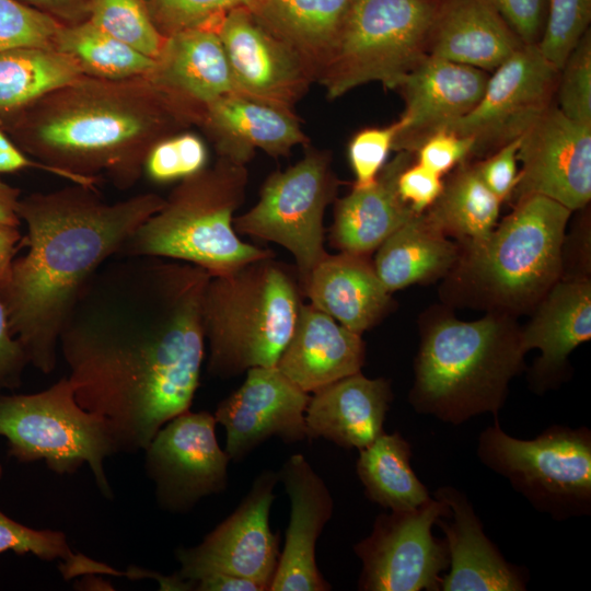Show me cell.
Returning a JSON list of instances; mask_svg holds the SVG:
<instances>
[{
    "label": "cell",
    "mask_w": 591,
    "mask_h": 591,
    "mask_svg": "<svg viewBox=\"0 0 591 591\" xmlns=\"http://www.w3.org/2000/svg\"><path fill=\"white\" fill-rule=\"evenodd\" d=\"M487 1L500 13L523 44H537L546 19L547 0Z\"/></svg>",
    "instance_id": "cell-46"
},
{
    "label": "cell",
    "mask_w": 591,
    "mask_h": 591,
    "mask_svg": "<svg viewBox=\"0 0 591 591\" xmlns=\"http://www.w3.org/2000/svg\"><path fill=\"white\" fill-rule=\"evenodd\" d=\"M237 94L294 112L315 80L300 58L266 31L247 8L225 14L215 27Z\"/></svg>",
    "instance_id": "cell-17"
},
{
    "label": "cell",
    "mask_w": 591,
    "mask_h": 591,
    "mask_svg": "<svg viewBox=\"0 0 591 591\" xmlns=\"http://www.w3.org/2000/svg\"><path fill=\"white\" fill-rule=\"evenodd\" d=\"M571 212L540 195L514 201L485 239L459 245L457 260L442 285L444 302L515 317L532 312L564 276Z\"/></svg>",
    "instance_id": "cell-5"
},
{
    "label": "cell",
    "mask_w": 591,
    "mask_h": 591,
    "mask_svg": "<svg viewBox=\"0 0 591 591\" xmlns=\"http://www.w3.org/2000/svg\"><path fill=\"white\" fill-rule=\"evenodd\" d=\"M2 475H3V467H2V465H1V463H0V480H1V478H2Z\"/></svg>",
    "instance_id": "cell-54"
},
{
    "label": "cell",
    "mask_w": 591,
    "mask_h": 591,
    "mask_svg": "<svg viewBox=\"0 0 591 591\" xmlns=\"http://www.w3.org/2000/svg\"><path fill=\"white\" fill-rule=\"evenodd\" d=\"M13 552L18 555L33 554L42 560L61 559L65 578L83 573L90 559L73 555L66 534L56 530H35L19 523L0 510V554Z\"/></svg>",
    "instance_id": "cell-37"
},
{
    "label": "cell",
    "mask_w": 591,
    "mask_h": 591,
    "mask_svg": "<svg viewBox=\"0 0 591 591\" xmlns=\"http://www.w3.org/2000/svg\"><path fill=\"white\" fill-rule=\"evenodd\" d=\"M374 270L392 293L415 283L444 278L457 260L459 244L415 215L376 250Z\"/></svg>",
    "instance_id": "cell-31"
},
{
    "label": "cell",
    "mask_w": 591,
    "mask_h": 591,
    "mask_svg": "<svg viewBox=\"0 0 591 591\" xmlns=\"http://www.w3.org/2000/svg\"><path fill=\"white\" fill-rule=\"evenodd\" d=\"M399 120L382 127H367L356 132L348 143V159L355 174V188L371 186L393 151Z\"/></svg>",
    "instance_id": "cell-43"
},
{
    "label": "cell",
    "mask_w": 591,
    "mask_h": 591,
    "mask_svg": "<svg viewBox=\"0 0 591 591\" xmlns=\"http://www.w3.org/2000/svg\"><path fill=\"white\" fill-rule=\"evenodd\" d=\"M415 160V154L396 152L386 162L375 182L366 188H355L335 200L334 222L329 229L331 245L339 252L370 255L393 232L415 215L401 198L397 178Z\"/></svg>",
    "instance_id": "cell-27"
},
{
    "label": "cell",
    "mask_w": 591,
    "mask_h": 591,
    "mask_svg": "<svg viewBox=\"0 0 591 591\" xmlns=\"http://www.w3.org/2000/svg\"><path fill=\"white\" fill-rule=\"evenodd\" d=\"M558 76L536 44L523 45L491 71L477 105L445 130L472 139L471 159L485 158L519 139L554 104Z\"/></svg>",
    "instance_id": "cell-13"
},
{
    "label": "cell",
    "mask_w": 591,
    "mask_h": 591,
    "mask_svg": "<svg viewBox=\"0 0 591 591\" xmlns=\"http://www.w3.org/2000/svg\"><path fill=\"white\" fill-rule=\"evenodd\" d=\"M591 338V280L586 275L561 277L532 311L521 327L525 352L538 349L530 381L544 392L559 385L568 375V357Z\"/></svg>",
    "instance_id": "cell-21"
},
{
    "label": "cell",
    "mask_w": 591,
    "mask_h": 591,
    "mask_svg": "<svg viewBox=\"0 0 591 591\" xmlns=\"http://www.w3.org/2000/svg\"><path fill=\"white\" fill-rule=\"evenodd\" d=\"M451 510L437 523L449 553V573L442 577L440 591H523L528 578L522 569L508 563L486 536L483 524L466 495L451 486L432 493Z\"/></svg>",
    "instance_id": "cell-22"
},
{
    "label": "cell",
    "mask_w": 591,
    "mask_h": 591,
    "mask_svg": "<svg viewBox=\"0 0 591 591\" xmlns=\"http://www.w3.org/2000/svg\"><path fill=\"white\" fill-rule=\"evenodd\" d=\"M219 158L246 165L256 150L279 158L308 144L294 112L232 93L209 103L200 121Z\"/></svg>",
    "instance_id": "cell-23"
},
{
    "label": "cell",
    "mask_w": 591,
    "mask_h": 591,
    "mask_svg": "<svg viewBox=\"0 0 591 591\" xmlns=\"http://www.w3.org/2000/svg\"><path fill=\"white\" fill-rule=\"evenodd\" d=\"M26 167H37L49 173L62 176V174L43 163L28 159L13 142L0 130V173L15 172Z\"/></svg>",
    "instance_id": "cell-50"
},
{
    "label": "cell",
    "mask_w": 591,
    "mask_h": 591,
    "mask_svg": "<svg viewBox=\"0 0 591 591\" xmlns=\"http://www.w3.org/2000/svg\"><path fill=\"white\" fill-rule=\"evenodd\" d=\"M366 345L332 316L302 304L293 333L276 367L306 393L361 372Z\"/></svg>",
    "instance_id": "cell-25"
},
{
    "label": "cell",
    "mask_w": 591,
    "mask_h": 591,
    "mask_svg": "<svg viewBox=\"0 0 591 591\" xmlns=\"http://www.w3.org/2000/svg\"><path fill=\"white\" fill-rule=\"evenodd\" d=\"M18 190L0 182V223L18 225Z\"/></svg>",
    "instance_id": "cell-53"
},
{
    "label": "cell",
    "mask_w": 591,
    "mask_h": 591,
    "mask_svg": "<svg viewBox=\"0 0 591 591\" xmlns=\"http://www.w3.org/2000/svg\"><path fill=\"white\" fill-rule=\"evenodd\" d=\"M310 397L276 366L248 369L243 384L220 402L213 414L225 429L230 460H243L271 437L288 443L308 439Z\"/></svg>",
    "instance_id": "cell-18"
},
{
    "label": "cell",
    "mask_w": 591,
    "mask_h": 591,
    "mask_svg": "<svg viewBox=\"0 0 591 591\" xmlns=\"http://www.w3.org/2000/svg\"><path fill=\"white\" fill-rule=\"evenodd\" d=\"M61 26L58 20L20 0H0V51L19 47H50Z\"/></svg>",
    "instance_id": "cell-42"
},
{
    "label": "cell",
    "mask_w": 591,
    "mask_h": 591,
    "mask_svg": "<svg viewBox=\"0 0 591 591\" xmlns=\"http://www.w3.org/2000/svg\"><path fill=\"white\" fill-rule=\"evenodd\" d=\"M519 144L520 138L478 161H473L482 182L501 202L509 200L517 183Z\"/></svg>",
    "instance_id": "cell-45"
},
{
    "label": "cell",
    "mask_w": 591,
    "mask_h": 591,
    "mask_svg": "<svg viewBox=\"0 0 591 591\" xmlns=\"http://www.w3.org/2000/svg\"><path fill=\"white\" fill-rule=\"evenodd\" d=\"M20 240L18 225L0 223V281L13 262Z\"/></svg>",
    "instance_id": "cell-52"
},
{
    "label": "cell",
    "mask_w": 591,
    "mask_h": 591,
    "mask_svg": "<svg viewBox=\"0 0 591 591\" xmlns=\"http://www.w3.org/2000/svg\"><path fill=\"white\" fill-rule=\"evenodd\" d=\"M488 72L427 55L396 89L405 103L393 151L416 150L430 136L467 115L479 102Z\"/></svg>",
    "instance_id": "cell-19"
},
{
    "label": "cell",
    "mask_w": 591,
    "mask_h": 591,
    "mask_svg": "<svg viewBox=\"0 0 591 591\" xmlns=\"http://www.w3.org/2000/svg\"><path fill=\"white\" fill-rule=\"evenodd\" d=\"M559 111L591 126V32L581 37L559 70L556 94Z\"/></svg>",
    "instance_id": "cell-41"
},
{
    "label": "cell",
    "mask_w": 591,
    "mask_h": 591,
    "mask_svg": "<svg viewBox=\"0 0 591 591\" xmlns=\"http://www.w3.org/2000/svg\"><path fill=\"white\" fill-rule=\"evenodd\" d=\"M441 0H354L317 79L328 100L371 82L395 90L427 55Z\"/></svg>",
    "instance_id": "cell-8"
},
{
    "label": "cell",
    "mask_w": 591,
    "mask_h": 591,
    "mask_svg": "<svg viewBox=\"0 0 591 591\" xmlns=\"http://www.w3.org/2000/svg\"><path fill=\"white\" fill-rule=\"evenodd\" d=\"M290 499V520L270 591H327L315 559L316 541L332 518L334 502L306 459L291 455L278 473Z\"/></svg>",
    "instance_id": "cell-20"
},
{
    "label": "cell",
    "mask_w": 591,
    "mask_h": 591,
    "mask_svg": "<svg viewBox=\"0 0 591 591\" xmlns=\"http://www.w3.org/2000/svg\"><path fill=\"white\" fill-rule=\"evenodd\" d=\"M521 167L508 201L530 195L551 198L571 211L591 199V126L566 117L553 104L520 137Z\"/></svg>",
    "instance_id": "cell-16"
},
{
    "label": "cell",
    "mask_w": 591,
    "mask_h": 591,
    "mask_svg": "<svg viewBox=\"0 0 591 591\" xmlns=\"http://www.w3.org/2000/svg\"><path fill=\"white\" fill-rule=\"evenodd\" d=\"M206 162L207 149L201 138L192 132H176L154 143L143 165L152 181L167 183L198 173Z\"/></svg>",
    "instance_id": "cell-40"
},
{
    "label": "cell",
    "mask_w": 591,
    "mask_h": 591,
    "mask_svg": "<svg viewBox=\"0 0 591 591\" xmlns=\"http://www.w3.org/2000/svg\"><path fill=\"white\" fill-rule=\"evenodd\" d=\"M210 274L152 256H115L81 291L59 348L79 405L106 422L117 452L144 450L192 406L205 356Z\"/></svg>",
    "instance_id": "cell-1"
},
{
    "label": "cell",
    "mask_w": 591,
    "mask_h": 591,
    "mask_svg": "<svg viewBox=\"0 0 591 591\" xmlns=\"http://www.w3.org/2000/svg\"><path fill=\"white\" fill-rule=\"evenodd\" d=\"M339 184L332 154L308 143L296 164L266 178L257 202L233 219L234 230L288 250L303 288L328 254L324 247V213L336 199Z\"/></svg>",
    "instance_id": "cell-11"
},
{
    "label": "cell",
    "mask_w": 591,
    "mask_h": 591,
    "mask_svg": "<svg viewBox=\"0 0 591 591\" xmlns=\"http://www.w3.org/2000/svg\"><path fill=\"white\" fill-rule=\"evenodd\" d=\"M525 354L515 316L487 312L466 322L438 309L420 326L409 404L454 426L482 414L497 418Z\"/></svg>",
    "instance_id": "cell-4"
},
{
    "label": "cell",
    "mask_w": 591,
    "mask_h": 591,
    "mask_svg": "<svg viewBox=\"0 0 591 591\" xmlns=\"http://www.w3.org/2000/svg\"><path fill=\"white\" fill-rule=\"evenodd\" d=\"M477 456L532 507L561 521L591 513V430L555 425L534 439L506 433L495 418L478 438Z\"/></svg>",
    "instance_id": "cell-9"
},
{
    "label": "cell",
    "mask_w": 591,
    "mask_h": 591,
    "mask_svg": "<svg viewBox=\"0 0 591 591\" xmlns=\"http://www.w3.org/2000/svg\"><path fill=\"white\" fill-rule=\"evenodd\" d=\"M53 16L71 18L80 12L86 13L88 0H20Z\"/></svg>",
    "instance_id": "cell-51"
},
{
    "label": "cell",
    "mask_w": 591,
    "mask_h": 591,
    "mask_svg": "<svg viewBox=\"0 0 591 591\" xmlns=\"http://www.w3.org/2000/svg\"><path fill=\"white\" fill-rule=\"evenodd\" d=\"M88 21L103 32L155 59L165 37L150 15L146 0H88Z\"/></svg>",
    "instance_id": "cell-36"
},
{
    "label": "cell",
    "mask_w": 591,
    "mask_h": 591,
    "mask_svg": "<svg viewBox=\"0 0 591 591\" xmlns=\"http://www.w3.org/2000/svg\"><path fill=\"white\" fill-rule=\"evenodd\" d=\"M53 48L72 58L84 76L103 80L147 77L155 60L103 32L90 21L61 24Z\"/></svg>",
    "instance_id": "cell-35"
},
{
    "label": "cell",
    "mask_w": 591,
    "mask_h": 591,
    "mask_svg": "<svg viewBox=\"0 0 591 591\" xmlns=\"http://www.w3.org/2000/svg\"><path fill=\"white\" fill-rule=\"evenodd\" d=\"M303 294L297 269L274 256L211 276L201 308L209 374L228 379L251 368L276 366L293 333Z\"/></svg>",
    "instance_id": "cell-6"
},
{
    "label": "cell",
    "mask_w": 591,
    "mask_h": 591,
    "mask_svg": "<svg viewBox=\"0 0 591 591\" xmlns=\"http://www.w3.org/2000/svg\"><path fill=\"white\" fill-rule=\"evenodd\" d=\"M164 200L148 193L107 204L79 184L19 200L27 252L12 262L0 296L10 329L37 370L54 371L62 327L81 291Z\"/></svg>",
    "instance_id": "cell-2"
},
{
    "label": "cell",
    "mask_w": 591,
    "mask_h": 591,
    "mask_svg": "<svg viewBox=\"0 0 591 591\" xmlns=\"http://www.w3.org/2000/svg\"><path fill=\"white\" fill-rule=\"evenodd\" d=\"M40 101L23 124L25 146L83 186L93 187L99 172L129 185L154 143L199 124L146 77L113 81L83 76Z\"/></svg>",
    "instance_id": "cell-3"
},
{
    "label": "cell",
    "mask_w": 591,
    "mask_h": 591,
    "mask_svg": "<svg viewBox=\"0 0 591 591\" xmlns=\"http://www.w3.org/2000/svg\"><path fill=\"white\" fill-rule=\"evenodd\" d=\"M256 0H146L150 15L165 37L173 33L208 27L215 30L229 12L250 8Z\"/></svg>",
    "instance_id": "cell-39"
},
{
    "label": "cell",
    "mask_w": 591,
    "mask_h": 591,
    "mask_svg": "<svg viewBox=\"0 0 591 591\" xmlns=\"http://www.w3.org/2000/svg\"><path fill=\"white\" fill-rule=\"evenodd\" d=\"M448 505L431 497L420 507L376 517L369 536L354 546L362 564L361 591H440L441 573L449 568L444 540L432 535Z\"/></svg>",
    "instance_id": "cell-12"
},
{
    "label": "cell",
    "mask_w": 591,
    "mask_h": 591,
    "mask_svg": "<svg viewBox=\"0 0 591 591\" xmlns=\"http://www.w3.org/2000/svg\"><path fill=\"white\" fill-rule=\"evenodd\" d=\"M472 148V139L444 129L422 142L415 152V161L443 176L471 160Z\"/></svg>",
    "instance_id": "cell-44"
},
{
    "label": "cell",
    "mask_w": 591,
    "mask_h": 591,
    "mask_svg": "<svg viewBox=\"0 0 591 591\" xmlns=\"http://www.w3.org/2000/svg\"><path fill=\"white\" fill-rule=\"evenodd\" d=\"M443 188L442 176L415 160L398 175L397 190L401 198L417 215L425 212Z\"/></svg>",
    "instance_id": "cell-47"
},
{
    "label": "cell",
    "mask_w": 591,
    "mask_h": 591,
    "mask_svg": "<svg viewBox=\"0 0 591 591\" xmlns=\"http://www.w3.org/2000/svg\"><path fill=\"white\" fill-rule=\"evenodd\" d=\"M197 591H266L258 582L229 573H212L192 581Z\"/></svg>",
    "instance_id": "cell-49"
},
{
    "label": "cell",
    "mask_w": 591,
    "mask_h": 591,
    "mask_svg": "<svg viewBox=\"0 0 591 591\" xmlns=\"http://www.w3.org/2000/svg\"><path fill=\"white\" fill-rule=\"evenodd\" d=\"M354 0H256L254 19L290 48L315 83L327 63Z\"/></svg>",
    "instance_id": "cell-30"
},
{
    "label": "cell",
    "mask_w": 591,
    "mask_h": 591,
    "mask_svg": "<svg viewBox=\"0 0 591 591\" xmlns=\"http://www.w3.org/2000/svg\"><path fill=\"white\" fill-rule=\"evenodd\" d=\"M216 419L189 409L169 420L144 449V468L161 509L184 513L228 486L230 457L216 437Z\"/></svg>",
    "instance_id": "cell-15"
},
{
    "label": "cell",
    "mask_w": 591,
    "mask_h": 591,
    "mask_svg": "<svg viewBox=\"0 0 591 591\" xmlns=\"http://www.w3.org/2000/svg\"><path fill=\"white\" fill-rule=\"evenodd\" d=\"M501 204L482 182L473 161L466 160L443 182L442 192L422 217L444 236L464 245L494 230Z\"/></svg>",
    "instance_id": "cell-32"
},
{
    "label": "cell",
    "mask_w": 591,
    "mask_h": 591,
    "mask_svg": "<svg viewBox=\"0 0 591 591\" xmlns=\"http://www.w3.org/2000/svg\"><path fill=\"white\" fill-rule=\"evenodd\" d=\"M278 480L277 473L262 472L237 508L200 544L178 548L177 576L192 582L212 573H229L254 580L269 590L280 556L279 534L269 525Z\"/></svg>",
    "instance_id": "cell-14"
},
{
    "label": "cell",
    "mask_w": 591,
    "mask_h": 591,
    "mask_svg": "<svg viewBox=\"0 0 591 591\" xmlns=\"http://www.w3.org/2000/svg\"><path fill=\"white\" fill-rule=\"evenodd\" d=\"M247 181L246 165L218 158L212 167L182 179L116 256L181 260L210 276L274 256L270 250L243 242L234 230L233 215L245 199Z\"/></svg>",
    "instance_id": "cell-7"
},
{
    "label": "cell",
    "mask_w": 591,
    "mask_h": 591,
    "mask_svg": "<svg viewBox=\"0 0 591 591\" xmlns=\"http://www.w3.org/2000/svg\"><path fill=\"white\" fill-rule=\"evenodd\" d=\"M523 45L487 0H441L428 55L491 72Z\"/></svg>",
    "instance_id": "cell-29"
},
{
    "label": "cell",
    "mask_w": 591,
    "mask_h": 591,
    "mask_svg": "<svg viewBox=\"0 0 591 591\" xmlns=\"http://www.w3.org/2000/svg\"><path fill=\"white\" fill-rule=\"evenodd\" d=\"M84 74L78 63L50 47L0 51V118L27 109Z\"/></svg>",
    "instance_id": "cell-33"
},
{
    "label": "cell",
    "mask_w": 591,
    "mask_h": 591,
    "mask_svg": "<svg viewBox=\"0 0 591 591\" xmlns=\"http://www.w3.org/2000/svg\"><path fill=\"white\" fill-rule=\"evenodd\" d=\"M0 436L21 463L45 460L60 475L86 463L101 493L113 497L104 461L117 453L114 438L102 417L79 405L68 378L38 393L0 395Z\"/></svg>",
    "instance_id": "cell-10"
},
{
    "label": "cell",
    "mask_w": 591,
    "mask_h": 591,
    "mask_svg": "<svg viewBox=\"0 0 591 591\" xmlns=\"http://www.w3.org/2000/svg\"><path fill=\"white\" fill-rule=\"evenodd\" d=\"M27 355L21 343L13 338L8 313L0 296V391L20 385Z\"/></svg>",
    "instance_id": "cell-48"
},
{
    "label": "cell",
    "mask_w": 591,
    "mask_h": 591,
    "mask_svg": "<svg viewBox=\"0 0 591 591\" xmlns=\"http://www.w3.org/2000/svg\"><path fill=\"white\" fill-rule=\"evenodd\" d=\"M393 401L391 383L361 372L313 393L305 409L308 439L324 438L345 449L361 450L384 432Z\"/></svg>",
    "instance_id": "cell-26"
},
{
    "label": "cell",
    "mask_w": 591,
    "mask_h": 591,
    "mask_svg": "<svg viewBox=\"0 0 591 591\" xmlns=\"http://www.w3.org/2000/svg\"><path fill=\"white\" fill-rule=\"evenodd\" d=\"M154 60L146 78L200 121L209 103L236 93L222 43L212 28H188L165 36Z\"/></svg>",
    "instance_id": "cell-24"
},
{
    "label": "cell",
    "mask_w": 591,
    "mask_h": 591,
    "mask_svg": "<svg viewBox=\"0 0 591 591\" xmlns=\"http://www.w3.org/2000/svg\"><path fill=\"white\" fill-rule=\"evenodd\" d=\"M412 445L398 432H382L359 450L356 471L367 498L391 511L413 510L431 497L412 468Z\"/></svg>",
    "instance_id": "cell-34"
},
{
    "label": "cell",
    "mask_w": 591,
    "mask_h": 591,
    "mask_svg": "<svg viewBox=\"0 0 591 591\" xmlns=\"http://www.w3.org/2000/svg\"><path fill=\"white\" fill-rule=\"evenodd\" d=\"M302 289L310 304L360 335L376 325L393 305L369 255L327 254Z\"/></svg>",
    "instance_id": "cell-28"
},
{
    "label": "cell",
    "mask_w": 591,
    "mask_h": 591,
    "mask_svg": "<svg viewBox=\"0 0 591 591\" xmlns=\"http://www.w3.org/2000/svg\"><path fill=\"white\" fill-rule=\"evenodd\" d=\"M591 0H547L543 32L536 46L558 70L590 30Z\"/></svg>",
    "instance_id": "cell-38"
}]
</instances>
